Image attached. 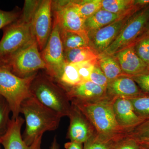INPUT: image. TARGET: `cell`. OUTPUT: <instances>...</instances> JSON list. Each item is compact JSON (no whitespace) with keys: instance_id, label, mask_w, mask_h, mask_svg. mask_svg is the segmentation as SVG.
Here are the masks:
<instances>
[{"instance_id":"cell-1","label":"cell","mask_w":149,"mask_h":149,"mask_svg":"<svg viewBox=\"0 0 149 149\" xmlns=\"http://www.w3.org/2000/svg\"><path fill=\"white\" fill-rule=\"evenodd\" d=\"M20 113L24 115L25 128L22 138L28 146L47 131L58 128L61 117L31 97L22 103Z\"/></svg>"},{"instance_id":"cell-2","label":"cell","mask_w":149,"mask_h":149,"mask_svg":"<svg viewBox=\"0 0 149 149\" xmlns=\"http://www.w3.org/2000/svg\"><path fill=\"white\" fill-rule=\"evenodd\" d=\"M32 97L61 117L68 116L71 104L66 91L45 72H38L30 86Z\"/></svg>"},{"instance_id":"cell-3","label":"cell","mask_w":149,"mask_h":149,"mask_svg":"<svg viewBox=\"0 0 149 149\" xmlns=\"http://www.w3.org/2000/svg\"><path fill=\"white\" fill-rule=\"evenodd\" d=\"M113 100L106 97L88 102H73L98 134L112 136L123 133L118 124L112 106Z\"/></svg>"},{"instance_id":"cell-4","label":"cell","mask_w":149,"mask_h":149,"mask_svg":"<svg viewBox=\"0 0 149 149\" xmlns=\"http://www.w3.org/2000/svg\"><path fill=\"white\" fill-rule=\"evenodd\" d=\"M37 73L25 78L16 76L6 65L0 67V95L8 102L11 118L19 116L20 106L25 99L32 97L30 86Z\"/></svg>"},{"instance_id":"cell-5","label":"cell","mask_w":149,"mask_h":149,"mask_svg":"<svg viewBox=\"0 0 149 149\" xmlns=\"http://www.w3.org/2000/svg\"><path fill=\"white\" fill-rule=\"evenodd\" d=\"M31 23L20 15L16 21L3 28V37L0 41V58L5 61L35 40Z\"/></svg>"},{"instance_id":"cell-6","label":"cell","mask_w":149,"mask_h":149,"mask_svg":"<svg viewBox=\"0 0 149 149\" xmlns=\"http://www.w3.org/2000/svg\"><path fill=\"white\" fill-rule=\"evenodd\" d=\"M149 22V5L130 16L119 35L104 52L99 56L113 55L133 45L143 35Z\"/></svg>"},{"instance_id":"cell-7","label":"cell","mask_w":149,"mask_h":149,"mask_svg":"<svg viewBox=\"0 0 149 149\" xmlns=\"http://www.w3.org/2000/svg\"><path fill=\"white\" fill-rule=\"evenodd\" d=\"M5 62L14 74L21 78L29 77L46 68L35 40L6 59Z\"/></svg>"},{"instance_id":"cell-8","label":"cell","mask_w":149,"mask_h":149,"mask_svg":"<svg viewBox=\"0 0 149 149\" xmlns=\"http://www.w3.org/2000/svg\"><path fill=\"white\" fill-rule=\"evenodd\" d=\"M60 29L54 20L50 36L45 49L40 52L46 64L45 72L57 81L59 79L66 63L60 37Z\"/></svg>"},{"instance_id":"cell-9","label":"cell","mask_w":149,"mask_h":149,"mask_svg":"<svg viewBox=\"0 0 149 149\" xmlns=\"http://www.w3.org/2000/svg\"><path fill=\"white\" fill-rule=\"evenodd\" d=\"M54 20L61 30L78 33L90 41L85 28V19L80 16L73 1H52Z\"/></svg>"},{"instance_id":"cell-10","label":"cell","mask_w":149,"mask_h":149,"mask_svg":"<svg viewBox=\"0 0 149 149\" xmlns=\"http://www.w3.org/2000/svg\"><path fill=\"white\" fill-rule=\"evenodd\" d=\"M52 1H40L31 20V29L40 52L45 49L50 36L52 23Z\"/></svg>"},{"instance_id":"cell-11","label":"cell","mask_w":149,"mask_h":149,"mask_svg":"<svg viewBox=\"0 0 149 149\" xmlns=\"http://www.w3.org/2000/svg\"><path fill=\"white\" fill-rule=\"evenodd\" d=\"M135 12L123 15L96 31L89 37L90 46L98 55L103 52L116 39L128 19Z\"/></svg>"},{"instance_id":"cell-12","label":"cell","mask_w":149,"mask_h":149,"mask_svg":"<svg viewBox=\"0 0 149 149\" xmlns=\"http://www.w3.org/2000/svg\"><path fill=\"white\" fill-rule=\"evenodd\" d=\"M24 119L19 116L16 118H11L6 132L0 137V144L4 149H41L43 136L28 146L24 142L21 134V128Z\"/></svg>"},{"instance_id":"cell-13","label":"cell","mask_w":149,"mask_h":149,"mask_svg":"<svg viewBox=\"0 0 149 149\" xmlns=\"http://www.w3.org/2000/svg\"><path fill=\"white\" fill-rule=\"evenodd\" d=\"M70 125L67 138L70 141L84 144L93 136V127L83 113L71 103L69 115Z\"/></svg>"},{"instance_id":"cell-14","label":"cell","mask_w":149,"mask_h":149,"mask_svg":"<svg viewBox=\"0 0 149 149\" xmlns=\"http://www.w3.org/2000/svg\"><path fill=\"white\" fill-rule=\"evenodd\" d=\"M113 109L118 124L123 130L130 131L144 121L136 114L130 99H113Z\"/></svg>"},{"instance_id":"cell-15","label":"cell","mask_w":149,"mask_h":149,"mask_svg":"<svg viewBox=\"0 0 149 149\" xmlns=\"http://www.w3.org/2000/svg\"><path fill=\"white\" fill-rule=\"evenodd\" d=\"M124 75L131 76L149 72V67L136 54L133 45L113 55Z\"/></svg>"},{"instance_id":"cell-16","label":"cell","mask_w":149,"mask_h":149,"mask_svg":"<svg viewBox=\"0 0 149 149\" xmlns=\"http://www.w3.org/2000/svg\"><path fill=\"white\" fill-rule=\"evenodd\" d=\"M144 94L135 81L125 75L110 81L106 88V95L112 100L119 97L132 98Z\"/></svg>"},{"instance_id":"cell-17","label":"cell","mask_w":149,"mask_h":149,"mask_svg":"<svg viewBox=\"0 0 149 149\" xmlns=\"http://www.w3.org/2000/svg\"><path fill=\"white\" fill-rule=\"evenodd\" d=\"M65 90L71 102H91L107 97L105 89L91 81L83 82Z\"/></svg>"},{"instance_id":"cell-18","label":"cell","mask_w":149,"mask_h":149,"mask_svg":"<svg viewBox=\"0 0 149 149\" xmlns=\"http://www.w3.org/2000/svg\"><path fill=\"white\" fill-rule=\"evenodd\" d=\"M124 15H121L112 13L103 9H100L91 17L85 20V28L89 38L99 29L111 24Z\"/></svg>"},{"instance_id":"cell-19","label":"cell","mask_w":149,"mask_h":149,"mask_svg":"<svg viewBox=\"0 0 149 149\" xmlns=\"http://www.w3.org/2000/svg\"><path fill=\"white\" fill-rule=\"evenodd\" d=\"M125 136L123 133L109 136L96 132L83 144L84 149H114L117 143Z\"/></svg>"},{"instance_id":"cell-20","label":"cell","mask_w":149,"mask_h":149,"mask_svg":"<svg viewBox=\"0 0 149 149\" xmlns=\"http://www.w3.org/2000/svg\"><path fill=\"white\" fill-rule=\"evenodd\" d=\"M143 7L134 5V0H102V8L116 14L134 12Z\"/></svg>"},{"instance_id":"cell-21","label":"cell","mask_w":149,"mask_h":149,"mask_svg":"<svg viewBox=\"0 0 149 149\" xmlns=\"http://www.w3.org/2000/svg\"><path fill=\"white\" fill-rule=\"evenodd\" d=\"M66 63H75L97 59L99 55L91 46L81 47L64 51Z\"/></svg>"},{"instance_id":"cell-22","label":"cell","mask_w":149,"mask_h":149,"mask_svg":"<svg viewBox=\"0 0 149 149\" xmlns=\"http://www.w3.org/2000/svg\"><path fill=\"white\" fill-rule=\"evenodd\" d=\"M97 64L109 82L124 75L118 62L113 55L99 56Z\"/></svg>"},{"instance_id":"cell-23","label":"cell","mask_w":149,"mask_h":149,"mask_svg":"<svg viewBox=\"0 0 149 149\" xmlns=\"http://www.w3.org/2000/svg\"><path fill=\"white\" fill-rule=\"evenodd\" d=\"M57 82L65 89L83 83L76 63H66Z\"/></svg>"},{"instance_id":"cell-24","label":"cell","mask_w":149,"mask_h":149,"mask_svg":"<svg viewBox=\"0 0 149 149\" xmlns=\"http://www.w3.org/2000/svg\"><path fill=\"white\" fill-rule=\"evenodd\" d=\"M60 32L64 51L90 46V41L78 33L61 29Z\"/></svg>"},{"instance_id":"cell-25","label":"cell","mask_w":149,"mask_h":149,"mask_svg":"<svg viewBox=\"0 0 149 149\" xmlns=\"http://www.w3.org/2000/svg\"><path fill=\"white\" fill-rule=\"evenodd\" d=\"M102 0L73 1L74 7L81 17L86 20L102 8Z\"/></svg>"},{"instance_id":"cell-26","label":"cell","mask_w":149,"mask_h":149,"mask_svg":"<svg viewBox=\"0 0 149 149\" xmlns=\"http://www.w3.org/2000/svg\"><path fill=\"white\" fill-rule=\"evenodd\" d=\"M136 114L142 120L149 119V95H141L130 98Z\"/></svg>"},{"instance_id":"cell-27","label":"cell","mask_w":149,"mask_h":149,"mask_svg":"<svg viewBox=\"0 0 149 149\" xmlns=\"http://www.w3.org/2000/svg\"><path fill=\"white\" fill-rule=\"evenodd\" d=\"M10 108L6 100L0 95V137L7 131L11 118Z\"/></svg>"},{"instance_id":"cell-28","label":"cell","mask_w":149,"mask_h":149,"mask_svg":"<svg viewBox=\"0 0 149 149\" xmlns=\"http://www.w3.org/2000/svg\"><path fill=\"white\" fill-rule=\"evenodd\" d=\"M133 45L136 54L149 67V34L142 36Z\"/></svg>"},{"instance_id":"cell-29","label":"cell","mask_w":149,"mask_h":149,"mask_svg":"<svg viewBox=\"0 0 149 149\" xmlns=\"http://www.w3.org/2000/svg\"><path fill=\"white\" fill-rule=\"evenodd\" d=\"M98 58L93 60L76 63L83 83L90 81L91 73L94 69L95 65L97 62Z\"/></svg>"},{"instance_id":"cell-30","label":"cell","mask_w":149,"mask_h":149,"mask_svg":"<svg viewBox=\"0 0 149 149\" xmlns=\"http://www.w3.org/2000/svg\"><path fill=\"white\" fill-rule=\"evenodd\" d=\"M21 14V11L16 9L11 11H4L0 9V29L16 21Z\"/></svg>"},{"instance_id":"cell-31","label":"cell","mask_w":149,"mask_h":149,"mask_svg":"<svg viewBox=\"0 0 149 149\" xmlns=\"http://www.w3.org/2000/svg\"><path fill=\"white\" fill-rule=\"evenodd\" d=\"M130 132L128 136L136 140L149 139V119L144 120Z\"/></svg>"},{"instance_id":"cell-32","label":"cell","mask_w":149,"mask_h":149,"mask_svg":"<svg viewBox=\"0 0 149 149\" xmlns=\"http://www.w3.org/2000/svg\"><path fill=\"white\" fill-rule=\"evenodd\" d=\"M90 81L106 90L109 81L106 76L99 67L97 64V62L95 65L94 69L91 73Z\"/></svg>"},{"instance_id":"cell-33","label":"cell","mask_w":149,"mask_h":149,"mask_svg":"<svg viewBox=\"0 0 149 149\" xmlns=\"http://www.w3.org/2000/svg\"><path fill=\"white\" fill-rule=\"evenodd\" d=\"M114 149H141V146L136 139L128 135L117 143Z\"/></svg>"},{"instance_id":"cell-34","label":"cell","mask_w":149,"mask_h":149,"mask_svg":"<svg viewBox=\"0 0 149 149\" xmlns=\"http://www.w3.org/2000/svg\"><path fill=\"white\" fill-rule=\"evenodd\" d=\"M129 77L135 81L143 93L149 95V72Z\"/></svg>"},{"instance_id":"cell-35","label":"cell","mask_w":149,"mask_h":149,"mask_svg":"<svg viewBox=\"0 0 149 149\" xmlns=\"http://www.w3.org/2000/svg\"><path fill=\"white\" fill-rule=\"evenodd\" d=\"M64 147L65 149H84V144L70 141L65 143Z\"/></svg>"},{"instance_id":"cell-36","label":"cell","mask_w":149,"mask_h":149,"mask_svg":"<svg viewBox=\"0 0 149 149\" xmlns=\"http://www.w3.org/2000/svg\"><path fill=\"white\" fill-rule=\"evenodd\" d=\"M59 146L57 141L56 136H55L52 143L50 149H58Z\"/></svg>"},{"instance_id":"cell-37","label":"cell","mask_w":149,"mask_h":149,"mask_svg":"<svg viewBox=\"0 0 149 149\" xmlns=\"http://www.w3.org/2000/svg\"><path fill=\"white\" fill-rule=\"evenodd\" d=\"M141 145H143L146 146L149 148V139H141V140H137Z\"/></svg>"},{"instance_id":"cell-38","label":"cell","mask_w":149,"mask_h":149,"mask_svg":"<svg viewBox=\"0 0 149 149\" xmlns=\"http://www.w3.org/2000/svg\"><path fill=\"white\" fill-rule=\"evenodd\" d=\"M149 22L147 24L146 27V29H145V31H144V33H143L141 37L143 35H149Z\"/></svg>"},{"instance_id":"cell-39","label":"cell","mask_w":149,"mask_h":149,"mask_svg":"<svg viewBox=\"0 0 149 149\" xmlns=\"http://www.w3.org/2000/svg\"><path fill=\"white\" fill-rule=\"evenodd\" d=\"M6 65V63L2 59L0 58V67L4 66Z\"/></svg>"},{"instance_id":"cell-40","label":"cell","mask_w":149,"mask_h":149,"mask_svg":"<svg viewBox=\"0 0 149 149\" xmlns=\"http://www.w3.org/2000/svg\"><path fill=\"white\" fill-rule=\"evenodd\" d=\"M140 146H141V149H149V147L146 146H143V145L140 144Z\"/></svg>"},{"instance_id":"cell-41","label":"cell","mask_w":149,"mask_h":149,"mask_svg":"<svg viewBox=\"0 0 149 149\" xmlns=\"http://www.w3.org/2000/svg\"><path fill=\"white\" fill-rule=\"evenodd\" d=\"M0 149H2V148H1V144H0Z\"/></svg>"},{"instance_id":"cell-42","label":"cell","mask_w":149,"mask_h":149,"mask_svg":"<svg viewBox=\"0 0 149 149\" xmlns=\"http://www.w3.org/2000/svg\"></svg>"}]
</instances>
